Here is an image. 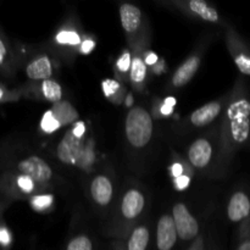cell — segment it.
Segmentation results:
<instances>
[{
	"label": "cell",
	"instance_id": "18",
	"mask_svg": "<svg viewBox=\"0 0 250 250\" xmlns=\"http://www.w3.org/2000/svg\"><path fill=\"white\" fill-rule=\"evenodd\" d=\"M50 110L54 114V116L56 117V120L60 122L61 127L68 126V125H72L77 122L78 112L77 110L72 106L71 103L61 100V102L53 104Z\"/></svg>",
	"mask_w": 250,
	"mask_h": 250
},
{
	"label": "cell",
	"instance_id": "1",
	"mask_svg": "<svg viewBox=\"0 0 250 250\" xmlns=\"http://www.w3.org/2000/svg\"><path fill=\"white\" fill-rule=\"evenodd\" d=\"M250 139V98L244 93L229 103L222 121V149L233 154L248 144Z\"/></svg>",
	"mask_w": 250,
	"mask_h": 250
},
{
	"label": "cell",
	"instance_id": "5",
	"mask_svg": "<svg viewBox=\"0 0 250 250\" xmlns=\"http://www.w3.org/2000/svg\"><path fill=\"white\" fill-rule=\"evenodd\" d=\"M172 217L175 221L177 236L181 241H190L198 238L199 234V224L197 219L188 210L187 205L177 203L172 208Z\"/></svg>",
	"mask_w": 250,
	"mask_h": 250
},
{
	"label": "cell",
	"instance_id": "24",
	"mask_svg": "<svg viewBox=\"0 0 250 250\" xmlns=\"http://www.w3.org/2000/svg\"><path fill=\"white\" fill-rule=\"evenodd\" d=\"M66 250H93V243L89 237L81 234L68 242Z\"/></svg>",
	"mask_w": 250,
	"mask_h": 250
},
{
	"label": "cell",
	"instance_id": "25",
	"mask_svg": "<svg viewBox=\"0 0 250 250\" xmlns=\"http://www.w3.org/2000/svg\"><path fill=\"white\" fill-rule=\"evenodd\" d=\"M56 42L63 45H78L81 43V37L77 32L63 29L58 33Z\"/></svg>",
	"mask_w": 250,
	"mask_h": 250
},
{
	"label": "cell",
	"instance_id": "33",
	"mask_svg": "<svg viewBox=\"0 0 250 250\" xmlns=\"http://www.w3.org/2000/svg\"><path fill=\"white\" fill-rule=\"evenodd\" d=\"M71 131H72V133L75 134L76 137H78V138H82L83 134L85 133V125H84V122L77 121L75 125H73V127H72V128H71Z\"/></svg>",
	"mask_w": 250,
	"mask_h": 250
},
{
	"label": "cell",
	"instance_id": "32",
	"mask_svg": "<svg viewBox=\"0 0 250 250\" xmlns=\"http://www.w3.org/2000/svg\"><path fill=\"white\" fill-rule=\"evenodd\" d=\"M237 250H250V232L243 231Z\"/></svg>",
	"mask_w": 250,
	"mask_h": 250
},
{
	"label": "cell",
	"instance_id": "27",
	"mask_svg": "<svg viewBox=\"0 0 250 250\" xmlns=\"http://www.w3.org/2000/svg\"><path fill=\"white\" fill-rule=\"evenodd\" d=\"M21 95V92L16 89H9L5 85L0 84V104H4V103L9 102H15L17 100Z\"/></svg>",
	"mask_w": 250,
	"mask_h": 250
},
{
	"label": "cell",
	"instance_id": "3",
	"mask_svg": "<svg viewBox=\"0 0 250 250\" xmlns=\"http://www.w3.org/2000/svg\"><path fill=\"white\" fill-rule=\"evenodd\" d=\"M125 132L127 142L133 148L142 149L148 146L154 133L153 117L148 110L142 106L132 107L125 121Z\"/></svg>",
	"mask_w": 250,
	"mask_h": 250
},
{
	"label": "cell",
	"instance_id": "23",
	"mask_svg": "<svg viewBox=\"0 0 250 250\" xmlns=\"http://www.w3.org/2000/svg\"><path fill=\"white\" fill-rule=\"evenodd\" d=\"M59 128H61L60 122L56 120V117L54 116V114L51 112V110L44 112L43 117L41 120V129L44 133H54L55 131H58Z\"/></svg>",
	"mask_w": 250,
	"mask_h": 250
},
{
	"label": "cell",
	"instance_id": "11",
	"mask_svg": "<svg viewBox=\"0 0 250 250\" xmlns=\"http://www.w3.org/2000/svg\"><path fill=\"white\" fill-rule=\"evenodd\" d=\"M90 195L93 202L99 207H107L114 197V185L105 175H98L90 183Z\"/></svg>",
	"mask_w": 250,
	"mask_h": 250
},
{
	"label": "cell",
	"instance_id": "30",
	"mask_svg": "<svg viewBox=\"0 0 250 250\" xmlns=\"http://www.w3.org/2000/svg\"><path fill=\"white\" fill-rule=\"evenodd\" d=\"M117 89H119V84H117V82H115V81L106 80L103 82V90H104L106 97H111Z\"/></svg>",
	"mask_w": 250,
	"mask_h": 250
},
{
	"label": "cell",
	"instance_id": "21",
	"mask_svg": "<svg viewBox=\"0 0 250 250\" xmlns=\"http://www.w3.org/2000/svg\"><path fill=\"white\" fill-rule=\"evenodd\" d=\"M41 93L43 95V98L48 102L53 103H59L62 100V88L59 84L58 82L53 80H46L41 82Z\"/></svg>",
	"mask_w": 250,
	"mask_h": 250
},
{
	"label": "cell",
	"instance_id": "31",
	"mask_svg": "<svg viewBox=\"0 0 250 250\" xmlns=\"http://www.w3.org/2000/svg\"><path fill=\"white\" fill-rule=\"evenodd\" d=\"M176 105V99L172 97H168L166 98L165 102H164L163 106H161V112H163V115H170L171 112H172L173 110V106Z\"/></svg>",
	"mask_w": 250,
	"mask_h": 250
},
{
	"label": "cell",
	"instance_id": "37",
	"mask_svg": "<svg viewBox=\"0 0 250 250\" xmlns=\"http://www.w3.org/2000/svg\"><path fill=\"white\" fill-rule=\"evenodd\" d=\"M171 171H172V176L175 178L180 177V176L183 175V167L181 164H173L172 167H171Z\"/></svg>",
	"mask_w": 250,
	"mask_h": 250
},
{
	"label": "cell",
	"instance_id": "15",
	"mask_svg": "<svg viewBox=\"0 0 250 250\" xmlns=\"http://www.w3.org/2000/svg\"><path fill=\"white\" fill-rule=\"evenodd\" d=\"M120 21L127 34L136 33L142 24V11L132 4H122L120 6Z\"/></svg>",
	"mask_w": 250,
	"mask_h": 250
},
{
	"label": "cell",
	"instance_id": "19",
	"mask_svg": "<svg viewBox=\"0 0 250 250\" xmlns=\"http://www.w3.org/2000/svg\"><path fill=\"white\" fill-rule=\"evenodd\" d=\"M188 7H189V10L195 16L204 20V21L212 22V23L214 22H219L220 16L217 10L215 7L210 6L204 0H190L188 2Z\"/></svg>",
	"mask_w": 250,
	"mask_h": 250
},
{
	"label": "cell",
	"instance_id": "22",
	"mask_svg": "<svg viewBox=\"0 0 250 250\" xmlns=\"http://www.w3.org/2000/svg\"><path fill=\"white\" fill-rule=\"evenodd\" d=\"M129 76L133 84H142L146 78V63L142 56L136 55L132 59Z\"/></svg>",
	"mask_w": 250,
	"mask_h": 250
},
{
	"label": "cell",
	"instance_id": "20",
	"mask_svg": "<svg viewBox=\"0 0 250 250\" xmlns=\"http://www.w3.org/2000/svg\"><path fill=\"white\" fill-rule=\"evenodd\" d=\"M150 239L148 227L138 226L132 231L127 242V250H146Z\"/></svg>",
	"mask_w": 250,
	"mask_h": 250
},
{
	"label": "cell",
	"instance_id": "36",
	"mask_svg": "<svg viewBox=\"0 0 250 250\" xmlns=\"http://www.w3.org/2000/svg\"><path fill=\"white\" fill-rule=\"evenodd\" d=\"M188 250H205L204 239H203L202 237H198V238H195L194 243L190 246V248Z\"/></svg>",
	"mask_w": 250,
	"mask_h": 250
},
{
	"label": "cell",
	"instance_id": "4",
	"mask_svg": "<svg viewBox=\"0 0 250 250\" xmlns=\"http://www.w3.org/2000/svg\"><path fill=\"white\" fill-rule=\"evenodd\" d=\"M37 186L38 185L31 177L14 171H4L0 176V188L5 194L12 198L33 194Z\"/></svg>",
	"mask_w": 250,
	"mask_h": 250
},
{
	"label": "cell",
	"instance_id": "12",
	"mask_svg": "<svg viewBox=\"0 0 250 250\" xmlns=\"http://www.w3.org/2000/svg\"><path fill=\"white\" fill-rule=\"evenodd\" d=\"M146 207V199L141 190L131 188L122 197L121 212L126 220H136Z\"/></svg>",
	"mask_w": 250,
	"mask_h": 250
},
{
	"label": "cell",
	"instance_id": "35",
	"mask_svg": "<svg viewBox=\"0 0 250 250\" xmlns=\"http://www.w3.org/2000/svg\"><path fill=\"white\" fill-rule=\"evenodd\" d=\"M94 46L95 43L92 39H85V41H83L82 44H81V51H82L83 54H89L90 51L94 49Z\"/></svg>",
	"mask_w": 250,
	"mask_h": 250
},
{
	"label": "cell",
	"instance_id": "17",
	"mask_svg": "<svg viewBox=\"0 0 250 250\" xmlns=\"http://www.w3.org/2000/svg\"><path fill=\"white\" fill-rule=\"evenodd\" d=\"M15 59L14 50L10 45L9 39L0 28V73L4 76H11L15 71Z\"/></svg>",
	"mask_w": 250,
	"mask_h": 250
},
{
	"label": "cell",
	"instance_id": "8",
	"mask_svg": "<svg viewBox=\"0 0 250 250\" xmlns=\"http://www.w3.org/2000/svg\"><path fill=\"white\" fill-rule=\"evenodd\" d=\"M227 216L229 221L239 222L250 220V197L243 190L233 193L227 204Z\"/></svg>",
	"mask_w": 250,
	"mask_h": 250
},
{
	"label": "cell",
	"instance_id": "34",
	"mask_svg": "<svg viewBox=\"0 0 250 250\" xmlns=\"http://www.w3.org/2000/svg\"><path fill=\"white\" fill-rule=\"evenodd\" d=\"M189 183H190L189 177L186 175H182V176H180V177L176 178V188L180 190L186 189V188L189 186Z\"/></svg>",
	"mask_w": 250,
	"mask_h": 250
},
{
	"label": "cell",
	"instance_id": "28",
	"mask_svg": "<svg viewBox=\"0 0 250 250\" xmlns=\"http://www.w3.org/2000/svg\"><path fill=\"white\" fill-rule=\"evenodd\" d=\"M12 243V234L10 229L4 225H0V247L9 248Z\"/></svg>",
	"mask_w": 250,
	"mask_h": 250
},
{
	"label": "cell",
	"instance_id": "9",
	"mask_svg": "<svg viewBox=\"0 0 250 250\" xmlns=\"http://www.w3.org/2000/svg\"><path fill=\"white\" fill-rule=\"evenodd\" d=\"M212 144L207 138H198L188 149V160L195 168H204L212 159Z\"/></svg>",
	"mask_w": 250,
	"mask_h": 250
},
{
	"label": "cell",
	"instance_id": "2",
	"mask_svg": "<svg viewBox=\"0 0 250 250\" xmlns=\"http://www.w3.org/2000/svg\"><path fill=\"white\" fill-rule=\"evenodd\" d=\"M0 161L5 171H14L21 175L31 177L37 185H45L53 178V170L50 165L36 154H11L4 150L0 155Z\"/></svg>",
	"mask_w": 250,
	"mask_h": 250
},
{
	"label": "cell",
	"instance_id": "16",
	"mask_svg": "<svg viewBox=\"0 0 250 250\" xmlns=\"http://www.w3.org/2000/svg\"><path fill=\"white\" fill-rule=\"evenodd\" d=\"M200 66V58L197 55L189 56L177 70L175 71L172 76V85L175 88H181L187 84L194 75L197 73L198 68Z\"/></svg>",
	"mask_w": 250,
	"mask_h": 250
},
{
	"label": "cell",
	"instance_id": "10",
	"mask_svg": "<svg viewBox=\"0 0 250 250\" xmlns=\"http://www.w3.org/2000/svg\"><path fill=\"white\" fill-rule=\"evenodd\" d=\"M27 78L33 82H43L50 80L53 75V66L48 55H38L31 59L24 66Z\"/></svg>",
	"mask_w": 250,
	"mask_h": 250
},
{
	"label": "cell",
	"instance_id": "14",
	"mask_svg": "<svg viewBox=\"0 0 250 250\" xmlns=\"http://www.w3.org/2000/svg\"><path fill=\"white\" fill-rule=\"evenodd\" d=\"M222 111V104L220 102H210L192 112L189 120L195 127H205L211 124L220 116Z\"/></svg>",
	"mask_w": 250,
	"mask_h": 250
},
{
	"label": "cell",
	"instance_id": "38",
	"mask_svg": "<svg viewBox=\"0 0 250 250\" xmlns=\"http://www.w3.org/2000/svg\"><path fill=\"white\" fill-rule=\"evenodd\" d=\"M144 60H146V65H154V63L156 62V60H158V56L153 53H149L148 55L146 56V59H144Z\"/></svg>",
	"mask_w": 250,
	"mask_h": 250
},
{
	"label": "cell",
	"instance_id": "13",
	"mask_svg": "<svg viewBox=\"0 0 250 250\" xmlns=\"http://www.w3.org/2000/svg\"><path fill=\"white\" fill-rule=\"evenodd\" d=\"M229 50L232 58L239 72L250 77V49L242 41H239L236 34L229 38Z\"/></svg>",
	"mask_w": 250,
	"mask_h": 250
},
{
	"label": "cell",
	"instance_id": "26",
	"mask_svg": "<svg viewBox=\"0 0 250 250\" xmlns=\"http://www.w3.org/2000/svg\"><path fill=\"white\" fill-rule=\"evenodd\" d=\"M31 207L37 211H43L48 209L53 204V195L51 194H39L31 198Z\"/></svg>",
	"mask_w": 250,
	"mask_h": 250
},
{
	"label": "cell",
	"instance_id": "6",
	"mask_svg": "<svg viewBox=\"0 0 250 250\" xmlns=\"http://www.w3.org/2000/svg\"><path fill=\"white\" fill-rule=\"evenodd\" d=\"M83 153L82 138H78L72 131L66 132L65 136L60 141L56 148V155L62 164L66 165H75Z\"/></svg>",
	"mask_w": 250,
	"mask_h": 250
},
{
	"label": "cell",
	"instance_id": "39",
	"mask_svg": "<svg viewBox=\"0 0 250 250\" xmlns=\"http://www.w3.org/2000/svg\"><path fill=\"white\" fill-rule=\"evenodd\" d=\"M243 231H248V232H250V220L248 221V226H247L246 229H243Z\"/></svg>",
	"mask_w": 250,
	"mask_h": 250
},
{
	"label": "cell",
	"instance_id": "7",
	"mask_svg": "<svg viewBox=\"0 0 250 250\" xmlns=\"http://www.w3.org/2000/svg\"><path fill=\"white\" fill-rule=\"evenodd\" d=\"M177 231L172 215L165 214L159 219L156 227V247L159 250H172L177 242Z\"/></svg>",
	"mask_w": 250,
	"mask_h": 250
},
{
	"label": "cell",
	"instance_id": "29",
	"mask_svg": "<svg viewBox=\"0 0 250 250\" xmlns=\"http://www.w3.org/2000/svg\"><path fill=\"white\" fill-rule=\"evenodd\" d=\"M132 65V58L129 55V53H124L120 59L117 60V68H119L121 72H127V71L131 70Z\"/></svg>",
	"mask_w": 250,
	"mask_h": 250
}]
</instances>
